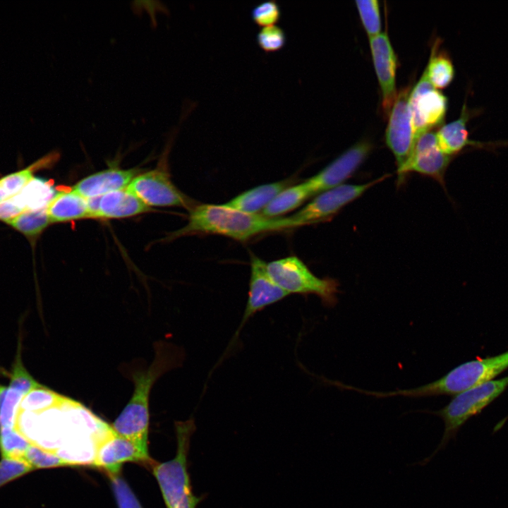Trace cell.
<instances>
[{
    "label": "cell",
    "mask_w": 508,
    "mask_h": 508,
    "mask_svg": "<svg viewBox=\"0 0 508 508\" xmlns=\"http://www.w3.org/2000/svg\"><path fill=\"white\" fill-rule=\"evenodd\" d=\"M186 226L171 238L193 234H218L244 241L262 233L293 228L288 217H267L225 205L201 204L190 210Z\"/></svg>",
    "instance_id": "obj_1"
},
{
    "label": "cell",
    "mask_w": 508,
    "mask_h": 508,
    "mask_svg": "<svg viewBox=\"0 0 508 508\" xmlns=\"http://www.w3.org/2000/svg\"><path fill=\"white\" fill-rule=\"evenodd\" d=\"M507 369H508V351L497 356L464 363L440 378L415 388L389 392L369 391L368 395L377 398L397 396L411 398L440 395L454 397L492 380Z\"/></svg>",
    "instance_id": "obj_2"
},
{
    "label": "cell",
    "mask_w": 508,
    "mask_h": 508,
    "mask_svg": "<svg viewBox=\"0 0 508 508\" xmlns=\"http://www.w3.org/2000/svg\"><path fill=\"white\" fill-rule=\"evenodd\" d=\"M169 358L160 355L157 349L150 366L145 371L133 374V394L111 426L116 433L134 443L146 454H148L150 392L155 380L169 369Z\"/></svg>",
    "instance_id": "obj_3"
},
{
    "label": "cell",
    "mask_w": 508,
    "mask_h": 508,
    "mask_svg": "<svg viewBox=\"0 0 508 508\" xmlns=\"http://www.w3.org/2000/svg\"><path fill=\"white\" fill-rule=\"evenodd\" d=\"M195 429L193 419L177 422V448L175 456L169 461L152 466V472L160 488L167 508H196L200 500L192 492L187 471L190 440Z\"/></svg>",
    "instance_id": "obj_4"
},
{
    "label": "cell",
    "mask_w": 508,
    "mask_h": 508,
    "mask_svg": "<svg viewBox=\"0 0 508 508\" xmlns=\"http://www.w3.org/2000/svg\"><path fill=\"white\" fill-rule=\"evenodd\" d=\"M508 387V375L492 380L465 391L454 398L438 411H428L439 416L444 422V432L440 443L433 453L417 462L418 466L428 464L440 451L445 449L452 440H455L461 428L473 416L479 414Z\"/></svg>",
    "instance_id": "obj_5"
},
{
    "label": "cell",
    "mask_w": 508,
    "mask_h": 508,
    "mask_svg": "<svg viewBox=\"0 0 508 508\" xmlns=\"http://www.w3.org/2000/svg\"><path fill=\"white\" fill-rule=\"evenodd\" d=\"M270 278L289 294H314L327 306L337 303L338 282L315 276L296 256H289L267 263Z\"/></svg>",
    "instance_id": "obj_6"
},
{
    "label": "cell",
    "mask_w": 508,
    "mask_h": 508,
    "mask_svg": "<svg viewBox=\"0 0 508 508\" xmlns=\"http://www.w3.org/2000/svg\"><path fill=\"white\" fill-rule=\"evenodd\" d=\"M389 175H384L362 184H342L317 195L308 204L288 217L293 228L327 220L343 207L356 200L367 190L382 181Z\"/></svg>",
    "instance_id": "obj_7"
},
{
    "label": "cell",
    "mask_w": 508,
    "mask_h": 508,
    "mask_svg": "<svg viewBox=\"0 0 508 508\" xmlns=\"http://www.w3.org/2000/svg\"><path fill=\"white\" fill-rule=\"evenodd\" d=\"M409 87L397 93L389 110L385 140L397 165V173L402 169L412 152L416 135L409 107Z\"/></svg>",
    "instance_id": "obj_8"
},
{
    "label": "cell",
    "mask_w": 508,
    "mask_h": 508,
    "mask_svg": "<svg viewBox=\"0 0 508 508\" xmlns=\"http://www.w3.org/2000/svg\"><path fill=\"white\" fill-rule=\"evenodd\" d=\"M127 188L147 206H178L189 210L195 205L171 182L164 168L137 175Z\"/></svg>",
    "instance_id": "obj_9"
},
{
    "label": "cell",
    "mask_w": 508,
    "mask_h": 508,
    "mask_svg": "<svg viewBox=\"0 0 508 508\" xmlns=\"http://www.w3.org/2000/svg\"><path fill=\"white\" fill-rule=\"evenodd\" d=\"M409 102L416 140L421 133L443 123L447 98L432 85L424 72L411 90Z\"/></svg>",
    "instance_id": "obj_10"
},
{
    "label": "cell",
    "mask_w": 508,
    "mask_h": 508,
    "mask_svg": "<svg viewBox=\"0 0 508 508\" xmlns=\"http://www.w3.org/2000/svg\"><path fill=\"white\" fill-rule=\"evenodd\" d=\"M250 260L248 300L242 320L229 346L233 345L242 327L251 317L289 295L270 278L267 271V263L254 255H251Z\"/></svg>",
    "instance_id": "obj_11"
},
{
    "label": "cell",
    "mask_w": 508,
    "mask_h": 508,
    "mask_svg": "<svg viewBox=\"0 0 508 508\" xmlns=\"http://www.w3.org/2000/svg\"><path fill=\"white\" fill-rule=\"evenodd\" d=\"M370 150L369 142L359 141L317 174L305 181L312 196L342 185L358 169Z\"/></svg>",
    "instance_id": "obj_12"
},
{
    "label": "cell",
    "mask_w": 508,
    "mask_h": 508,
    "mask_svg": "<svg viewBox=\"0 0 508 508\" xmlns=\"http://www.w3.org/2000/svg\"><path fill=\"white\" fill-rule=\"evenodd\" d=\"M453 157L440 150L436 132L425 131L417 137L409 158L398 173L399 179L409 172L415 171L431 176L445 186V174Z\"/></svg>",
    "instance_id": "obj_13"
},
{
    "label": "cell",
    "mask_w": 508,
    "mask_h": 508,
    "mask_svg": "<svg viewBox=\"0 0 508 508\" xmlns=\"http://www.w3.org/2000/svg\"><path fill=\"white\" fill-rule=\"evenodd\" d=\"M480 112V109L468 108L465 101L459 118L441 126L436 131V139L438 147L443 153L454 157L468 147L495 152L497 148L508 145V140L483 142L470 139L466 123Z\"/></svg>",
    "instance_id": "obj_14"
},
{
    "label": "cell",
    "mask_w": 508,
    "mask_h": 508,
    "mask_svg": "<svg viewBox=\"0 0 508 508\" xmlns=\"http://www.w3.org/2000/svg\"><path fill=\"white\" fill-rule=\"evenodd\" d=\"M148 454L134 443L119 435L110 426L96 443L91 464L108 473L120 471L122 464L132 461H148Z\"/></svg>",
    "instance_id": "obj_15"
},
{
    "label": "cell",
    "mask_w": 508,
    "mask_h": 508,
    "mask_svg": "<svg viewBox=\"0 0 508 508\" xmlns=\"http://www.w3.org/2000/svg\"><path fill=\"white\" fill-rule=\"evenodd\" d=\"M370 39L373 64L382 94V108L387 114L397 97V56L386 32Z\"/></svg>",
    "instance_id": "obj_16"
},
{
    "label": "cell",
    "mask_w": 508,
    "mask_h": 508,
    "mask_svg": "<svg viewBox=\"0 0 508 508\" xmlns=\"http://www.w3.org/2000/svg\"><path fill=\"white\" fill-rule=\"evenodd\" d=\"M139 174L136 169L111 168L83 178L72 190L87 199L97 197L127 188Z\"/></svg>",
    "instance_id": "obj_17"
},
{
    "label": "cell",
    "mask_w": 508,
    "mask_h": 508,
    "mask_svg": "<svg viewBox=\"0 0 508 508\" xmlns=\"http://www.w3.org/2000/svg\"><path fill=\"white\" fill-rule=\"evenodd\" d=\"M97 197L95 218H123L152 210L127 188Z\"/></svg>",
    "instance_id": "obj_18"
},
{
    "label": "cell",
    "mask_w": 508,
    "mask_h": 508,
    "mask_svg": "<svg viewBox=\"0 0 508 508\" xmlns=\"http://www.w3.org/2000/svg\"><path fill=\"white\" fill-rule=\"evenodd\" d=\"M292 183L293 180L286 179L260 185L243 192L224 205L243 212L257 214Z\"/></svg>",
    "instance_id": "obj_19"
},
{
    "label": "cell",
    "mask_w": 508,
    "mask_h": 508,
    "mask_svg": "<svg viewBox=\"0 0 508 508\" xmlns=\"http://www.w3.org/2000/svg\"><path fill=\"white\" fill-rule=\"evenodd\" d=\"M47 212L51 223L92 218L87 199L72 189L56 193Z\"/></svg>",
    "instance_id": "obj_20"
},
{
    "label": "cell",
    "mask_w": 508,
    "mask_h": 508,
    "mask_svg": "<svg viewBox=\"0 0 508 508\" xmlns=\"http://www.w3.org/2000/svg\"><path fill=\"white\" fill-rule=\"evenodd\" d=\"M56 193L48 181L32 178L19 193L12 198L25 212L46 208Z\"/></svg>",
    "instance_id": "obj_21"
},
{
    "label": "cell",
    "mask_w": 508,
    "mask_h": 508,
    "mask_svg": "<svg viewBox=\"0 0 508 508\" xmlns=\"http://www.w3.org/2000/svg\"><path fill=\"white\" fill-rule=\"evenodd\" d=\"M312 194L305 181L291 185L279 193L262 211L260 214L267 217L289 212L299 207Z\"/></svg>",
    "instance_id": "obj_22"
},
{
    "label": "cell",
    "mask_w": 508,
    "mask_h": 508,
    "mask_svg": "<svg viewBox=\"0 0 508 508\" xmlns=\"http://www.w3.org/2000/svg\"><path fill=\"white\" fill-rule=\"evenodd\" d=\"M58 158V153H51L29 167L8 174L0 179V202L9 199L18 193L33 178V171L42 166H46Z\"/></svg>",
    "instance_id": "obj_23"
},
{
    "label": "cell",
    "mask_w": 508,
    "mask_h": 508,
    "mask_svg": "<svg viewBox=\"0 0 508 508\" xmlns=\"http://www.w3.org/2000/svg\"><path fill=\"white\" fill-rule=\"evenodd\" d=\"M435 43L424 73L432 85L436 89L448 86L454 77V67L450 57L445 52L437 53Z\"/></svg>",
    "instance_id": "obj_24"
},
{
    "label": "cell",
    "mask_w": 508,
    "mask_h": 508,
    "mask_svg": "<svg viewBox=\"0 0 508 508\" xmlns=\"http://www.w3.org/2000/svg\"><path fill=\"white\" fill-rule=\"evenodd\" d=\"M24 460L32 469L79 465L77 462L62 457L54 449L44 447L34 442L26 450Z\"/></svg>",
    "instance_id": "obj_25"
},
{
    "label": "cell",
    "mask_w": 508,
    "mask_h": 508,
    "mask_svg": "<svg viewBox=\"0 0 508 508\" xmlns=\"http://www.w3.org/2000/svg\"><path fill=\"white\" fill-rule=\"evenodd\" d=\"M65 397L45 386L34 389L22 399L19 411L39 413L59 406Z\"/></svg>",
    "instance_id": "obj_26"
},
{
    "label": "cell",
    "mask_w": 508,
    "mask_h": 508,
    "mask_svg": "<svg viewBox=\"0 0 508 508\" xmlns=\"http://www.w3.org/2000/svg\"><path fill=\"white\" fill-rule=\"evenodd\" d=\"M32 441L15 428H0V450L3 458L24 459Z\"/></svg>",
    "instance_id": "obj_27"
},
{
    "label": "cell",
    "mask_w": 508,
    "mask_h": 508,
    "mask_svg": "<svg viewBox=\"0 0 508 508\" xmlns=\"http://www.w3.org/2000/svg\"><path fill=\"white\" fill-rule=\"evenodd\" d=\"M7 223L26 236H35L51 222L46 207L37 210L25 211Z\"/></svg>",
    "instance_id": "obj_28"
},
{
    "label": "cell",
    "mask_w": 508,
    "mask_h": 508,
    "mask_svg": "<svg viewBox=\"0 0 508 508\" xmlns=\"http://www.w3.org/2000/svg\"><path fill=\"white\" fill-rule=\"evenodd\" d=\"M8 387L24 396L44 385L39 383L24 366L21 358V345L19 341L18 351L9 373Z\"/></svg>",
    "instance_id": "obj_29"
},
{
    "label": "cell",
    "mask_w": 508,
    "mask_h": 508,
    "mask_svg": "<svg viewBox=\"0 0 508 508\" xmlns=\"http://www.w3.org/2000/svg\"><path fill=\"white\" fill-rule=\"evenodd\" d=\"M24 397L8 386L0 384V428H15L17 412Z\"/></svg>",
    "instance_id": "obj_30"
},
{
    "label": "cell",
    "mask_w": 508,
    "mask_h": 508,
    "mask_svg": "<svg viewBox=\"0 0 508 508\" xmlns=\"http://www.w3.org/2000/svg\"><path fill=\"white\" fill-rule=\"evenodd\" d=\"M363 27L369 38L381 32V17L377 0L356 1Z\"/></svg>",
    "instance_id": "obj_31"
},
{
    "label": "cell",
    "mask_w": 508,
    "mask_h": 508,
    "mask_svg": "<svg viewBox=\"0 0 508 508\" xmlns=\"http://www.w3.org/2000/svg\"><path fill=\"white\" fill-rule=\"evenodd\" d=\"M260 48L266 53L281 50L286 44V35L284 30L274 25L262 28L256 36Z\"/></svg>",
    "instance_id": "obj_32"
},
{
    "label": "cell",
    "mask_w": 508,
    "mask_h": 508,
    "mask_svg": "<svg viewBox=\"0 0 508 508\" xmlns=\"http://www.w3.org/2000/svg\"><path fill=\"white\" fill-rule=\"evenodd\" d=\"M107 474L119 508H143L127 483L120 475V471Z\"/></svg>",
    "instance_id": "obj_33"
},
{
    "label": "cell",
    "mask_w": 508,
    "mask_h": 508,
    "mask_svg": "<svg viewBox=\"0 0 508 508\" xmlns=\"http://www.w3.org/2000/svg\"><path fill=\"white\" fill-rule=\"evenodd\" d=\"M250 16L255 24L265 28L277 25L281 18L282 11L276 1L268 0L254 6Z\"/></svg>",
    "instance_id": "obj_34"
},
{
    "label": "cell",
    "mask_w": 508,
    "mask_h": 508,
    "mask_svg": "<svg viewBox=\"0 0 508 508\" xmlns=\"http://www.w3.org/2000/svg\"><path fill=\"white\" fill-rule=\"evenodd\" d=\"M31 470L32 468L24 459L3 458L0 461V486Z\"/></svg>",
    "instance_id": "obj_35"
},
{
    "label": "cell",
    "mask_w": 508,
    "mask_h": 508,
    "mask_svg": "<svg viewBox=\"0 0 508 508\" xmlns=\"http://www.w3.org/2000/svg\"><path fill=\"white\" fill-rule=\"evenodd\" d=\"M23 211L13 198L0 202V219L6 222L16 217Z\"/></svg>",
    "instance_id": "obj_36"
},
{
    "label": "cell",
    "mask_w": 508,
    "mask_h": 508,
    "mask_svg": "<svg viewBox=\"0 0 508 508\" xmlns=\"http://www.w3.org/2000/svg\"><path fill=\"white\" fill-rule=\"evenodd\" d=\"M508 420V416L505 417L504 418L502 419L498 423L496 424V425L494 428L493 433L497 432L499 430H500L502 426L504 425V423Z\"/></svg>",
    "instance_id": "obj_37"
}]
</instances>
